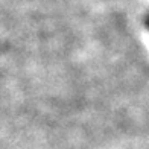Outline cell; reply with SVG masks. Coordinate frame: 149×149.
I'll return each instance as SVG.
<instances>
[{
    "instance_id": "obj_1",
    "label": "cell",
    "mask_w": 149,
    "mask_h": 149,
    "mask_svg": "<svg viewBox=\"0 0 149 149\" xmlns=\"http://www.w3.org/2000/svg\"><path fill=\"white\" fill-rule=\"evenodd\" d=\"M146 23H148V28H149V17H148V22Z\"/></svg>"
}]
</instances>
